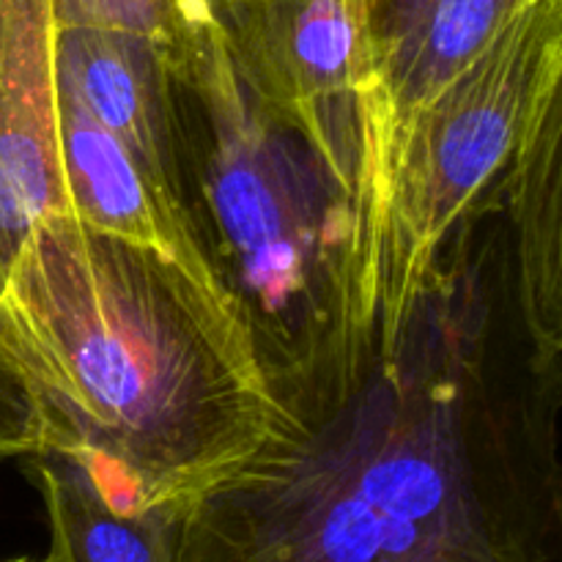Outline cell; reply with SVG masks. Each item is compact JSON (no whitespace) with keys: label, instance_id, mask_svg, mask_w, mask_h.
<instances>
[{"label":"cell","instance_id":"obj_1","mask_svg":"<svg viewBox=\"0 0 562 562\" xmlns=\"http://www.w3.org/2000/svg\"><path fill=\"white\" fill-rule=\"evenodd\" d=\"M560 420L486 203L344 398L184 510L176 562H562Z\"/></svg>","mask_w":562,"mask_h":562},{"label":"cell","instance_id":"obj_2","mask_svg":"<svg viewBox=\"0 0 562 562\" xmlns=\"http://www.w3.org/2000/svg\"><path fill=\"white\" fill-rule=\"evenodd\" d=\"M0 355L42 450L80 461L124 510L184 516L289 428L234 302L77 217L22 241L0 285Z\"/></svg>","mask_w":562,"mask_h":562},{"label":"cell","instance_id":"obj_3","mask_svg":"<svg viewBox=\"0 0 562 562\" xmlns=\"http://www.w3.org/2000/svg\"><path fill=\"white\" fill-rule=\"evenodd\" d=\"M168 69L176 190L296 426L338 404L376 349L357 187L247 91L212 5Z\"/></svg>","mask_w":562,"mask_h":562},{"label":"cell","instance_id":"obj_4","mask_svg":"<svg viewBox=\"0 0 562 562\" xmlns=\"http://www.w3.org/2000/svg\"><path fill=\"white\" fill-rule=\"evenodd\" d=\"M560 64L562 0H521L409 121L366 236L373 346L398 338L453 231L486 203H499L505 173Z\"/></svg>","mask_w":562,"mask_h":562},{"label":"cell","instance_id":"obj_5","mask_svg":"<svg viewBox=\"0 0 562 562\" xmlns=\"http://www.w3.org/2000/svg\"><path fill=\"white\" fill-rule=\"evenodd\" d=\"M209 5L247 91L322 148L357 187V102L379 60L373 0H209Z\"/></svg>","mask_w":562,"mask_h":562},{"label":"cell","instance_id":"obj_6","mask_svg":"<svg viewBox=\"0 0 562 562\" xmlns=\"http://www.w3.org/2000/svg\"><path fill=\"white\" fill-rule=\"evenodd\" d=\"M53 0H0V285L22 241L75 217L60 154Z\"/></svg>","mask_w":562,"mask_h":562},{"label":"cell","instance_id":"obj_7","mask_svg":"<svg viewBox=\"0 0 562 562\" xmlns=\"http://www.w3.org/2000/svg\"><path fill=\"white\" fill-rule=\"evenodd\" d=\"M521 0H431L415 25L376 60L371 82L357 102L360 179L357 212L366 263L368 223L390 157L409 121L486 47ZM366 283V269H362ZM368 300V294H366Z\"/></svg>","mask_w":562,"mask_h":562},{"label":"cell","instance_id":"obj_8","mask_svg":"<svg viewBox=\"0 0 562 562\" xmlns=\"http://www.w3.org/2000/svg\"><path fill=\"white\" fill-rule=\"evenodd\" d=\"M58 110L71 214L102 234L179 263L214 294L231 300L184 201L124 140L60 93Z\"/></svg>","mask_w":562,"mask_h":562},{"label":"cell","instance_id":"obj_9","mask_svg":"<svg viewBox=\"0 0 562 562\" xmlns=\"http://www.w3.org/2000/svg\"><path fill=\"white\" fill-rule=\"evenodd\" d=\"M58 93L124 140L176 190L173 97L168 49L113 27H55Z\"/></svg>","mask_w":562,"mask_h":562},{"label":"cell","instance_id":"obj_10","mask_svg":"<svg viewBox=\"0 0 562 562\" xmlns=\"http://www.w3.org/2000/svg\"><path fill=\"white\" fill-rule=\"evenodd\" d=\"M499 206L521 311L562 360V64L505 173Z\"/></svg>","mask_w":562,"mask_h":562},{"label":"cell","instance_id":"obj_11","mask_svg":"<svg viewBox=\"0 0 562 562\" xmlns=\"http://www.w3.org/2000/svg\"><path fill=\"white\" fill-rule=\"evenodd\" d=\"M49 525V562H176L181 516L124 510L71 456H27Z\"/></svg>","mask_w":562,"mask_h":562},{"label":"cell","instance_id":"obj_12","mask_svg":"<svg viewBox=\"0 0 562 562\" xmlns=\"http://www.w3.org/2000/svg\"><path fill=\"white\" fill-rule=\"evenodd\" d=\"M58 25L137 33L173 53L209 14V0H53Z\"/></svg>","mask_w":562,"mask_h":562},{"label":"cell","instance_id":"obj_13","mask_svg":"<svg viewBox=\"0 0 562 562\" xmlns=\"http://www.w3.org/2000/svg\"><path fill=\"white\" fill-rule=\"evenodd\" d=\"M44 445L42 423L25 384L0 355V461L27 459Z\"/></svg>","mask_w":562,"mask_h":562},{"label":"cell","instance_id":"obj_14","mask_svg":"<svg viewBox=\"0 0 562 562\" xmlns=\"http://www.w3.org/2000/svg\"><path fill=\"white\" fill-rule=\"evenodd\" d=\"M428 3L431 0H373L379 55L415 25V20L426 11Z\"/></svg>","mask_w":562,"mask_h":562},{"label":"cell","instance_id":"obj_15","mask_svg":"<svg viewBox=\"0 0 562 562\" xmlns=\"http://www.w3.org/2000/svg\"><path fill=\"white\" fill-rule=\"evenodd\" d=\"M0 562H49L47 558L36 560V558H11V560H0Z\"/></svg>","mask_w":562,"mask_h":562}]
</instances>
